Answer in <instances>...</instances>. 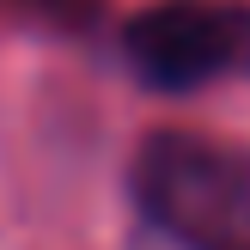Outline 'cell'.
Masks as SVG:
<instances>
[{"label": "cell", "instance_id": "cell-1", "mask_svg": "<svg viewBox=\"0 0 250 250\" xmlns=\"http://www.w3.org/2000/svg\"><path fill=\"white\" fill-rule=\"evenodd\" d=\"M134 202L183 250H250V146L159 128L134 153Z\"/></svg>", "mask_w": 250, "mask_h": 250}, {"label": "cell", "instance_id": "cell-2", "mask_svg": "<svg viewBox=\"0 0 250 250\" xmlns=\"http://www.w3.org/2000/svg\"><path fill=\"white\" fill-rule=\"evenodd\" d=\"M250 49V12L232 0H159L122 24V55L153 92H195L238 67Z\"/></svg>", "mask_w": 250, "mask_h": 250}]
</instances>
